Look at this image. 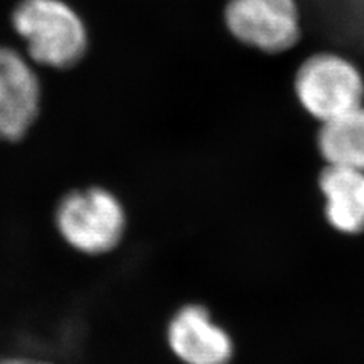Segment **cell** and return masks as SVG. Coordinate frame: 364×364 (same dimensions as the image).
I'll use <instances>...</instances> for the list:
<instances>
[{"label":"cell","instance_id":"1","mask_svg":"<svg viewBox=\"0 0 364 364\" xmlns=\"http://www.w3.org/2000/svg\"><path fill=\"white\" fill-rule=\"evenodd\" d=\"M13 28L26 43L32 63L44 67H73L88 49L85 21L64 0H21Z\"/></svg>","mask_w":364,"mask_h":364},{"label":"cell","instance_id":"4","mask_svg":"<svg viewBox=\"0 0 364 364\" xmlns=\"http://www.w3.org/2000/svg\"><path fill=\"white\" fill-rule=\"evenodd\" d=\"M223 18L235 40L264 53L291 49L302 33L298 0H228Z\"/></svg>","mask_w":364,"mask_h":364},{"label":"cell","instance_id":"8","mask_svg":"<svg viewBox=\"0 0 364 364\" xmlns=\"http://www.w3.org/2000/svg\"><path fill=\"white\" fill-rule=\"evenodd\" d=\"M317 149L326 166L364 172V105L321 123Z\"/></svg>","mask_w":364,"mask_h":364},{"label":"cell","instance_id":"9","mask_svg":"<svg viewBox=\"0 0 364 364\" xmlns=\"http://www.w3.org/2000/svg\"><path fill=\"white\" fill-rule=\"evenodd\" d=\"M0 364H53L46 360H40V358H31V357H4L0 358Z\"/></svg>","mask_w":364,"mask_h":364},{"label":"cell","instance_id":"7","mask_svg":"<svg viewBox=\"0 0 364 364\" xmlns=\"http://www.w3.org/2000/svg\"><path fill=\"white\" fill-rule=\"evenodd\" d=\"M325 215L334 230L345 234L364 231V172L326 166L318 176Z\"/></svg>","mask_w":364,"mask_h":364},{"label":"cell","instance_id":"2","mask_svg":"<svg viewBox=\"0 0 364 364\" xmlns=\"http://www.w3.org/2000/svg\"><path fill=\"white\" fill-rule=\"evenodd\" d=\"M127 222L122 200L104 187L67 193L55 211L56 231L68 246L84 255H104L117 247Z\"/></svg>","mask_w":364,"mask_h":364},{"label":"cell","instance_id":"5","mask_svg":"<svg viewBox=\"0 0 364 364\" xmlns=\"http://www.w3.org/2000/svg\"><path fill=\"white\" fill-rule=\"evenodd\" d=\"M40 102V79L31 63L0 46V141L21 140L38 117Z\"/></svg>","mask_w":364,"mask_h":364},{"label":"cell","instance_id":"3","mask_svg":"<svg viewBox=\"0 0 364 364\" xmlns=\"http://www.w3.org/2000/svg\"><path fill=\"white\" fill-rule=\"evenodd\" d=\"M294 95L313 119L323 123L364 105V77L346 56L318 52L296 70Z\"/></svg>","mask_w":364,"mask_h":364},{"label":"cell","instance_id":"6","mask_svg":"<svg viewBox=\"0 0 364 364\" xmlns=\"http://www.w3.org/2000/svg\"><path fill=\"white\" fill-rule=\"evenodd\" d=\"M167 341L182 364H230L234 341L202 305H186L170 318Z\"/></svg>","mask_w":364,"mask_h":364}]
</instances>
